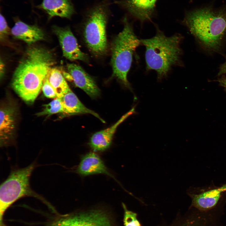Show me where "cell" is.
Masks as SVG:
<instances>
[{
  "label": "cell",
  "mask_w": 226,
  "mask_h": 226,
  "mask_svg": "<svg viewBox=\"0 0 226 226\" xmlns=\"http://www.w3.org/2000/svg\"><path fill=\"white\" fill-rule=\"evenodd\" d=\"M55 63L50 51L37 46L30 47L14 72L12 88L25 102L33 103Z\"/></svg>",
  "instance_id": "1"
},
{
  "label": "cell",
  "mask_w": 226,
  "mask_h": 226,
  "mask_svg": "<svg viewBox=\"0 0 226 226\" xmlns=\"http://www.w3.org/2000/svg\"><path fill=\"white\" fill-rule=\"evenodd\" d=\"M182 39L178 33L168 37L159 30L153 37L140 39L146 49L147 70L156 71L159 80L166 78L173 66L182 65Z\"/></svg>",
  "instance_id": "2"
},
{
  "label": "cell",
  "mask_w": 226,
  "mask_h": 226,
  "mask_svg": "<svg viewBox=\"0 0 226 226\" xmlns=\"http://www.w3.org/2000/svg\"><path fill=\"white\" fill-rule=\"evenodd\" d=\"M184 22L207 50L212 52L219 50L226 34V12L201 8L189 13Z\"/></svg>",
  "instance_id": "3"
},
{
  "label": "cell",
  "mask_w": 226,
  "mask_h": 226,
  "mask_svg": "<svg viewBox=\"0 0 226 226\" xmlns=\"http://www.w3.org/2000/svg\"><path fill=\"white\" fill-rule=\"evenodd\" d=\"M124 23L122 30L116 36L112 44L111 62L113 75L131 90L127 76L131 66L134 52L141 42L126 18Z\"/></svg>",
  "instance_id": "4"
},
{
  "label": "cell",
  "mask_w": 226,
  "mask_h": 226,
  "mask_svg": "<svg viewBox=\"0 0 226 226\" xmlns=\"http://www.w3.org/2000/svg\"><path fill=\"white\" fill-rule=\"evenodd\" d=\"M35 162L23 168L13 169L7 179L0 185V219L1 224L6 210L18 199L25 196H32L43 202L46 201L30 187L31 175L36 167Z\"/></svg>",
  "instance_id": "5"
},
{
  "label": "cell",
  "mask_w": 226,
  "mask_h": 226,
  "mask_svg": "<svg viewBox=\"0 0 226 226\" xmlns=\"http://www.w3.org/2000/svg\"><path fill=\"white\" fill-rule=\"evenodd\" d=\"M84 25L83 36L89 51L96 56L105 55L107 51L106 27L107 14L105 8L100 5L88 15Z\"/></svg>",
  "instance_id": "6"
},
{
  "label": "cell",
  "mask_w": 226,
  "mask_h": 226,
  "mask_svg": "<svg viewBox=\"0 0 226 226\" xmlns=\"http://www.w3.org/2000/svg\"><path fill=\"white\" fill-rule=\"evenodd\" d=\"M187 193L191 200V208L202 212L223 213L226 202V183L220 186L191 187Z\"/></svg>",
  "instance_id": "7"
},
{
  "label": "cell",
  "mask_w": 226,
  "mask_h": 226,
  "mask_svg": "<svg viewBox=\"0 0 226 226\" xmlns=\"http://www.w3.org/2000/svg\"><path fill=\"white\" fill-rule=\"evenodd\" d=\"M51 226H113L103 211L94 209L83 212L58 220Z\"/></svg>",
  "instance_id": "8"
},
{
  "label": "cell",
  "mask_w": 226,
  "mask_h": 226,
  "mask_svg": "<svg viewBox=\"0 0 226 226\" xmlns=\"http://www.w3.org/2000/svg\"><path fill=\"white\" fill-rule=\"evenodd\" d=\"M53 30L58 37L64 56L72 61L87 60L86 56L79 48L77 40L69 28L55 26Z\"/></svg>",
  "instance_id": "9"
},
{
  "label": "cell",
  "mask_w": 226,
  "mask_h": 226,
  "mask_svg": "<svg viewBox=\"0 0 226 226\" xmlns=\"http://www.w3.org/2000/svg\"><path fill=\"white\" fill-rule=\"evenodd\" d=\"M136 105H134L111 126L98 132L92 135L88 144L94 152H103L110 148L117 127L130 116L136 113Z\"/></svg>",
  "instance_id": "10"
},
{
  "label": "cell",
  "mask_w": 226,
  "mask_h": 226,
  "mask_svg": "<svg viewBox=\"0 0 226 226\" xmlns=\"http://www.w3.org/2000/svg\"><path fill=\"white\" fill-rule=\"evenodd\" d=\"M75 171L82 176L99 174L106 175L120 184L110 172L100 157L94 152L88 153L82 156Z\"/></svg>",
  "instance_id": "11"
},
{
  "label": "cell",
  "mask_w": 226,
  "mask_h": 226,
  "mask_svg": "<svg viewBox=\"0 0 226 226\" xmlns=\"http://www.w3.org/2000/svg\"><path fill=\"white\" fill-rule=\"evenodd\" d=\"M0 143L1 147L12 144L16 124L15 108L10 104L3 105L0 108Z\"/></svg>",
  "instance_id": "12"
},
{
  "label": "cell",
  "mask_w": 226,
  "mask_h": 226,
  "mask_svg": "<svg viewBox=\"0 0 226 226\" xmlns=\"http://www.w3.org/2000/svg\"><path fill=\"white\" fill-rule=\"evenodd\" d=\"M67 67L76 86L93 99L100 95V91L95 82L80 66L70 63L67 64Z\"/></svg>",
  "instance_id": "13"
},
{
  "label": "cell",
  "mask_w": 226,
  "mask_h": 226,
  "mask_svg": "<svg viewBox=\"0 0 226 226\" xmlns=\"http://www.w3.org/2000/svg\"><path fill=\"white\" fill-rule=\"evenodd\" d=\"M11 33L15 38L21 40L28 44H31L42 40L44 34L37 26L30 25L18 20L11 30Z\"/></svg>",
  "instance_id": "14"
},
{
  "label": "cell",
  "mask_w": 226,
  "mask_h": 226,
  "mask_svg": "<svg viewBox=\"0 0 226 226\" xmlns=\"http://www.w3.org/2000/svg\"><path fill=\"white\" fill-rule=\"evenodd\" d=\"M157 0H124L121 3L134 16L142 21L150 19Z\"/></svg>",
  "instance_id": "15"
},
{
  "label": "cell",
  "mask_w": 226,
  "mask_h": 226,
  "mask_svg": "<svg viewBox=\"0 0 226 226\" xmlns=\"http://www.w3.org/2000/svg\"><path fill=\"white\" fill-rule=\"evenodd\" d=\"M40 7L50 18L54 16L68 18L74 11L70 0H43Z\"/></svg>",
  "instance_id": "16"
},
{
  "label": "cell",
  "mask_w": 226,
  "mask_h": 226,
  "mask_svg": "<svg viewBox=\"0 0 226 226\" xmlns=\"http://www.w3.org/2000/svg\"><path fill=\"white\" fill-rule=\"evenodd\" d=\"M60 98L67 115L89 114L97 117L103 123L105 122L97 113L84 105L71 89Z\"/></svg>",
  "instance_id": "17"
},
{
  "label": "cell",
  "mask_w": 226,
  "mask_h": 226,
  "mask_svg": "<svg viewBox=\"0 0 226 226\" xmlns=\"http://www.w3.org/2000/svg\"><path fill=\"white\" fill-rule=\"evenodd\" d=\"M47 78L55 90L57 98L61 97L70 89L63 74L57 69L52 68Z\"/></svg>",
  "instance_id": "18"
},
{
  "label": "cell",
  "mask_w": 226,
  "mask_h": 226,
  "mask_svg": "<svg viewBox=\"0 0 226 226\" xmlns=\"http://www.w3.org/2000/svg\"><path fill=\"white\" fill-rule=\"evenodd\" d=\"M44 108L42 111L37 113L38 116H50L52 115L59 113L67 114V111L63 105L60 98L54 99L48 104L43 105Z\"/></svg>",
  "instance_id": "19"
},
{
  "label": "cell",
  "mask_w": 226,
  "mask_h": 226,
  "mask_svg": "<svg viewBox=\"0 0 226 226\" xmlns=\"http://www.w3.org/2000/svg\"><path fill=\"white\" fill-rule=\"evenodd\" d=\"M122 206L124 210V226H141L137 218L136 214L128 210L124 203H122Z\"/></svg>",
  "instance_id": "20"
},
{
  "label": "cell",
  "mask_w": 226,
  "mask_h": 226,
  "mask_svg": "<svg viewBox=\"0 0 226 226\" xmlns=\"http://www.w3.org/2000/svg\"><path fill=\"white\" fill-rule=\"evenodd\" d=\"M41 89L44 95L47 98L52 99L57 98L56 92L49 83L47 76L44 81Z\"/></svg>",
  "instance_id": "21"
},
{
  "label": "cell",
  "mask_w": 226,
  "mask_h": 226,
  "mask_svg": "<svg viewBox=\"0 0 226 226\" xmlns=\"http://www.w3.org/2000/svg\"><path fill=\"white\" fill-rule=\"evenodd\" d=\"M10 33H11V30H10L4 17L1 14L0 15V38L1 40L3 39L8 35Z\"/></svg>",
  "instance_id": "22"
},
{
  "label": "cell",
  "mask_w": 226,
  "mask_h": 226,
  "mask_svg": "<svg viewBox=\"0 0 226 226\" xmlns=\"http://www.w3.org/2000/svg\"><path fill=\"white\" fill-rule=\"evenodd\" d=\"M221 77L216 80L219 84L223 87L226 90V76L225 75L221 76Z\"/></svg>",
  "instance_id": "23"
},
{
  "label": "cell",
  "mask_w": 226,
  "mask_h": 226,
  "mask_svg": "<svg viewBox=\"0 0 226 226\" xmlns=\"http://www.w3.org/2000/svg\"><path fill=\"white\" fill-rule=\"evenodd\" d=\"M226 74V60L221 65L219 69L218 75L219 76Z\"/></svg>",
  "instance_id": "24"
},
{
  "label": "cell",
  "mask_w": 226,
  "mask_h": 226,
  "mask_svg": "<svg viewBox=\"0 0 226 226\" xmlns=\"http://www.w3.org/2000/svg\"><path fill=\"white\" fill-rule=\"evenodd\" d=\"M4 68V63L1 59L0 62V77L1 79L4 76L5 69Z\"/></svg>",
  "instance_id": "25"
},
{
  "label": "cell",
  "mask_w": 226,
  "mask_h": 226,
  "mask_svg": "<svg viewBox=\"0 0 226 226\" xmlns=\"http://www.w3.org/2000/svg\"></svg>",
  "instance_id": "26"
}]
</instances>
